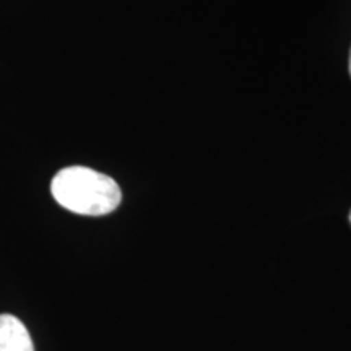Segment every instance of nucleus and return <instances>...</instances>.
Here are the masks:
<instances>
[{
    "label": "nucleus",
    "mask_w": 351,
    "mask_h": 351,
    "mask_svg": "<svg viewBox=\"0 0 351 351\" xmlns=\"http://www.w3.org/2000/svg\"><path fill=\"white\" fill-rule=\"evenodd\" d=\"M51 192L60 207L85 217L111 213L122 200L121 189L112 178L85 166L59 171L51 182Z\"/></svg>",
    "instance_id": "obj_1"
},
{
    "label": "nucleus",
    "mask_w": 351,
    "mask_h": 351,
    "mask_svg": "<svg viewBox=\"0 0 351 351\" xmlns=\"http://www.w3.org/2000/svg\"><path fill=\"white\" fill-rule=\"evenodd\" d=\"M0 351H34L25 324L15 315H0Z\"/></svg>",
    "instance_id": "obj_2"
},
{
    "label": "nucleus",
    "mask_w": 351,
    "mask_h": 351,
    "mask_svg": "<svg viewBox=\"0 0 351 351\" xmlns=\"http://www.w3.org/2000/svg\"><path fill=\"white\" fill-rule=\"evenodd\" d=\"M348 70H350V77H351V51H350V62H348Z\"/></svg>",
    "instance_id": "obj_3"
},
{
    "label": "nucleus",
    "mask_w": 351,
    "mask_h": 351,
    "mask_svg": "<svg viewBox=\"0 0 351 351\" xmlns=\"http://www.w3.org/2000/svg\"><path fill=\"white\" fill-rule=\"evenodd\" d=\"M350 221H351V212H350Z\"/></svg>",
    "instance_id": "obj_4"
}]
</instances>
